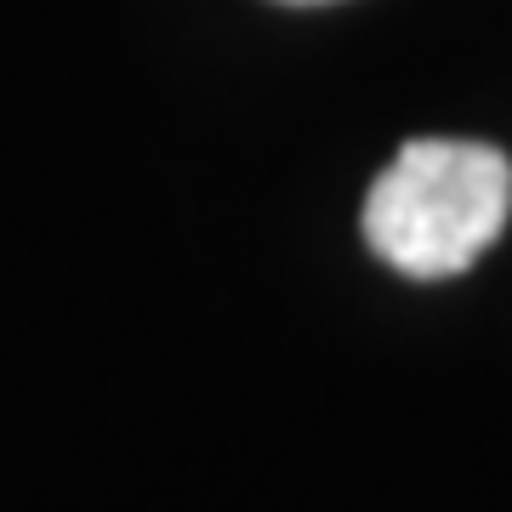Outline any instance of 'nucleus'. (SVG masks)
I'll return each instance as SVG.
<instances>
[{"instance_id": "nucleus-1", "label": "nucleus", "mask_w": 512, "mask_h": 512, "mask_svg": "<svg viewBox=\"0 0 512 512\" xmlns=\"http://www.w3.org/2000/svg\"><path fill=\"white\" fill-rule=\"evenodd\" d=\"M512 217V160L473 137H410L365 194V245L404 279L467 274Z\"/></svg>"}, {"instance_id": "nucleus-2", "label": "nucleus", "mask_w": 512, "mask_h": 512, "mask_svg": "<svg viewBox=\"0 0 512 512\" xmlns=\"http://www.w3.org/2000/svg\"><path fill=\"white\" fill-rule=\"evenodd\" d=\"M291 6H319V0H291Z\"/></svg>"}]
</instances>
